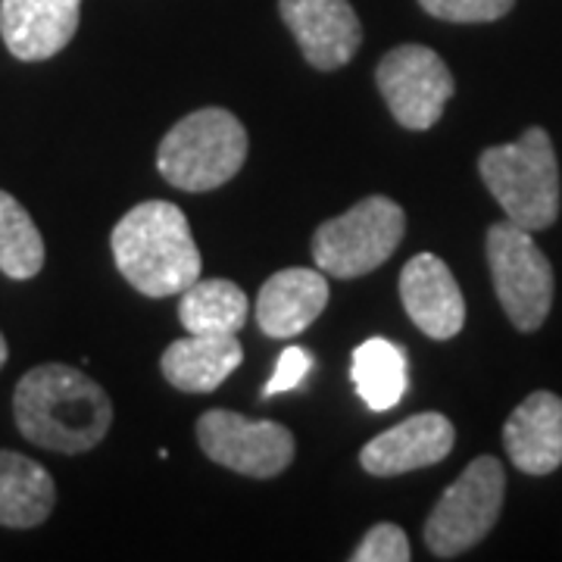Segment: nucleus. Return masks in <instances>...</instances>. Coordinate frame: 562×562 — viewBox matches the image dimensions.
I'll return each mask as SVG.
<instances>
[{
	"mask_svg": "<svg viewBox=\"0 0 562 562\" xmlns=\"http://www.w3.org/2000/svg\"><path fill=\"white\" fill-rule=\"evenodd\" d=\"M13 416L29 443L54 453H85L106 438L113 403L101 384L79 369L44 362L16 384Z\"/></svg>",
	"mask_w": 562,
	"mask_h": 562,
	"instance_id": "obj_1",
	"label": "nucleus"
},
{
	"mask_svg": "<svg viewBox=\"0 0 562 562\" xmlns=\"http://www.w3.org/2000/svg\"><path fill=\"white\" fill-rule=\"evenodd\" d=\"M110 247L122 279L147 297H172L201 279V250L176 203L144 201L128 210Z\"/></svg>",
	"mask_w": 562,
	"mask_h": 562,
	"instance_id": "obj_2",
	"label": "nucleus"
},
{
	"mask_svg": "<svg viewBox=\"0 0 562 562\" xmlns=\"http://www.w3.org/2000/svg\"><path fill=\"white\" fill-rule=\"evenodd\" d=\"M487 191L506 220L525 232H543L560 216V162L543 128H528L513 144L487 147L479 160Z\"/></svg>",
	"mask_w": 562,
	"mask_h": 562,
	"instance_id": "obj_3",
	"label": "nucleus"
},
{
	"mask_svg": "<svg viewBox=\"0 0 562 562\" xmlns=\"http://www.w3.org/2000/svg\"><path fill=\"white\" fill-rule=\"evenodd\" d=\"M247 132L241 120L222 106H206L179 120L160 140L157 169L179 191H213L241 172Z\"/></svg>",
	"mask_w": 562,
	"mask_h": 562,
	"instance_id": "obj_4",
	"label": "nucleus"
},
{
	"mask_svg": "<svg viewBox=\"0 0 562 562\" xmlns=\"http://www.w3.org/2000/svg\"><path fill=\"white\" fill-rule=\"evenodd\" d=\"M406 213L387 198H366L338 220L322 222L313 235V260L325 276H369L401 247Z\"/></svg>",
	"mask_w": 562,
	"mask_h": 562,
	"instance_id": "obj_5",
	"label": "nucleus"
},
{
	"mask_svg": "<svg viewBox=\"0 0 562 562\" xmlns=\"http://www.w3.org/2000/svg\"><path fill=\"white\" fill-rule=\"evenodd\" d=\"M506 494L501 460L479 457L469 462L457 482L443 491L425 522V543L438 560H453L491 535Z\"/></svg>",
	"mask_w": 562,
	"mask_h": 562,
	"instance_id": "obj_6",
	"label": "nucleus"
},
{
	"mask_svg": "<svg viewBox=\"0 0 562 562\" xmlns=\"http://www.w3.org/2000/svg\"><path fill=\"white\" fill-rule=\"evenodd\" d=\"M487 262L503 313L519 331L541 328L553 306V269L531 232L497 222L487 232Z\"/></svg>",
	"mask_w": 562,
	"mask_h": 562,
	"instance_id": "obj_7",
	"label": "nucleus"
},
{
	"mask_svg": "<svg viewBox=\"0 0 562 562\" xmlns=\"http://www.w3.org/2000/svg\"><path fill=\"white\" fill-rule=\"evenodd\" d=\"M198 441L213 462L250 479H276L294 462V435L269 419L210 409L198 419Z\"/></svg>",
	"mask_w": 562,
	"mask_h": 562,
	"instance_id": "obj_8",
	"label": "nucleus"
},
{
	"mask_svg": "<svg viewBox=\"0 0 562 562\" xmlns=\"http://www.w3.org/2000/svg\"><path fill=\"white\" fill-rule=\"evenodd\" d=\"M375 81L394 120L413 132L431 128L453 98V76L447 63L425 44H401L387 50L375 69Z\"/></svg>",
	"mask_w": 562,
	"mask_h": 562,
	"instance_id": "obj_9",
	"label": "nucleus"
},
{
	"mask_svg": "<svg viewBox=\"0 0 562 562\" xmlns=\"http://www.w3.org/2000/svg\"><path fill=\"white\" fill-rule=\"evenodd\" d=\"M279 10L310 66L331 72L357 57L362 25L350 0H279Z\"/></svg>",
	"mask_w": 562,
	"mask_h": 562,
	"instance_id": "obj_10",
	"label": "nucleus"
},
{
	"mask_svg": "<svg viewBox=\"0 0 562 562\" xmlns=\"http://www.w3.org/2000/svg\"><path fill=\"white\" fill-rule=\"evenodd\" d=\"M81 0H0V38L22 63L57 57L79 32Z\"/></svg>",
	"mask_w": 562,
	"mask_h": 562,
	"instance_id": "obj_11",
	"label": "nucleus"
},
{
	"mask_svg": "<svg viewBox=\"0 0 562 562\" xmlns=\"http://www.w3.org/2000/svg\"><path fill=\"white\" fill-rule=\"evenodd\" d=\"M401 301L413 325L435 341H450L462 331L465 301L450 266L435 254H419L403 266Z\"/></svg>",
	"mask_w": 562,
	"mask_h": 562,
	"instance_id": "obj_12",
	"label": "nucleus"
},
{
	"mask_svg": "<svg viewBox=\"0 0 562 562\" xmlns=\"http://www.w3.org/2000/svg\"><path fill=\"white\" fill-rule=\"evenodd\" d=\"M457 441L453 422L441 413H419L409 416L401 425H394L391 431H382L379 438L362 447L360 462L369 475H406L413 469L425 465H438L450 457Z\"/></svg>",
	"mask_w": 562,
	"mask_h": 562,
	"instance_id": "obj_13",
	"label": "nucleus"
},
{
	"mask_svg": "<svg viewBox=\"0 0 562 562\" xmlns=\"http://www.w3.org/2000/svg\"><path fill=\"white\" fill-rule=\"evenodd\" d=\"M503 443L525 475H550L562 465V401L550 391L525 397L503 425Z\"/></svg>",
	"mask_w": 562,
	"mask_h": 562,
	"instance_id": "obj_14",
	"label": "nucleus"
},
{
	"mask_svg": "<svg viewBox=\"0 0 562 562\" xmlns=\"http://www.w3.org/2000/svg\"><path fill=\"white\" fill-rule=\"evenodd\" d=\"M328 303V279L316 269H281L260 288L257 297V325L262 335L288 341L301 335L306 325L319 319Z\"/></svg>",
	"mask_w": 562,
	"mask_h": 562,
	"instance_id": "obj_15",
	"label": "nucleus"
},
{
	"mask_svg": "<svg viewBox=\"0 0 562 562\" xmlns=\"http://www.w3.org/2000/svg\"><path fill=\"white\" fill-rule=\"evenodd\" d=\"M244 362L238 335H184L162 350V379L184 394L216 391Z\"/></svg>",
	"mask_w": 562,
	"mask_h": 562,
	"instance_id": "obj_16",
	"label": "nucleus"
},
{
	"mask_svg": "<svg viewBox=\"0 0 562 562\" xmlns=\"http://www.w3.org/2000/svg\"><path fill=\"white\" fill-rule=\"evenodd\" d=\"M57 503V484L41 462L0 450V525L35 528L47 522Z\"/></svg>",
	"mask_w": 562,
	"mask_h": 562,
	"instance_id": "obj_17",
	"label": "nucleus"
},
{
	"mask_svg": "<svg viewBox=\"0 0 562 562\" xmlns=\"http://www.w3.org/2000/svg\"><path fill=\"white\" fill-rule=\"evenodd\" d=\"M250 301L235 281L198 279L181 291L179 319L188 335H238Z\"/></svg>",
	"mask_w": 562,
	"mask_h": 562,
	"instance_id": "obj_18",
	"label": "nucleus"
},
{
	"mask_svg": "<svg viewBox=\"0 0 562 562\" xmlns=\"http://www.w3.org/2000/svg\"><path fill=\"white\" fill-rule=\"evenodd\" d=\"M353 384L372 413H387L403 401L409 384V362L397 344L387 338H369L353 350Z\"/></svg>",
	"mask_w": 562,
	"mask_h": 562,
	"instance_id": "obj_19",
	"label": "nucleus"
},
{
	"mask_svg": "<svg viewBox=\"0 0 562 562\" xmlns=\"http://www.w3.org/2000/svg\"><path fill=\"white\" fill-rule=\"evenodd\" d=\"M44 266V238L13 194L0 191V272L25 281Z\"/></svg>",
	"mask_w": 562,
	"mask_h": 562,
	"instance_id": "obj_20",
	"label": "nucleus"
},
{
	"mask_svg": "<svg viewBox=\"0 0 562 562\" xmlns=\"http://www.w3.org/2000/svg\"><path fill=\"white\" fill-rule=\"evenodd\" d=\"M428 16L443 22H494L513 10L516 0H419Z\"/></svg>",
	"mask_w": 562,
	"mask_h": 562,
	"instance_id": "obj_21",
	"label": "nucleus"
},
{
	"mask_svg": "<svg viewBox=\"0 0 562 562\" xmlns=\"http://www.w3.org/2000/svg\"><path fill=\"white\" fill-rule=\"evenodd\" d=\"M409 553V538L403 535L401 525L379 522L369 528V535L362 538L357 553L350 557L353 562H406Z\"/></svg>",
	"mask_w": 562,
	"mask_h": 562,
	"instance_id": "obj_22",
	"label": "nucleus"
},
{
	"mask_svg": "<svg viewBox=\"0 0 562 562\" xmlns=\"http://www.w3.org/2000/svg\"><path fill=\"white\" fill-rule=\"evenodd\" d=\"M310 369H313V357L303 347H288L279 357V362H276V369H272V379L262 387V397H276V394L297 391Z\"/></svg>",
	"mask_w": 562,
	"mask_h": 562,
	"instance_id": "obj_23",
	"label": "nucleus"
},
{
	"mask_svg": "<svg viewBox=\"0 0 562 562\" xmlns=\"http://www.w3.org/2000/svg\"><path fill=\"white\" fill-rule=\"evenodd\" d=\"M7 357H10V347H7V338L0 335V369H3V362H7Z\"/></svg>",
	"mask_w": 562,
	"mask_h": 562,
	"instance_id": "obj_24",
	"label": "nucleus"
}]
</instances>
